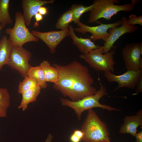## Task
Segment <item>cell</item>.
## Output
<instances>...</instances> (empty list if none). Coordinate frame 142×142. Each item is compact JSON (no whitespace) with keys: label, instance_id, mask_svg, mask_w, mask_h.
<instances>
[{"label":"cell","instance_id":"cell-1","mask_svg":"<svg viewBox=\"0 0 142 142\" xmlns=\"http://www.w3.org/2000/svg\"><path fill=\"white\" fill-rule=\"evenodd\" d=\"M53 65L59 74L58 81L54 84L53 88L64 97L76 101L97 92L96 88L92 86L94 79L88 68L80 62L74 60L66 65L57 64Z\"/></svg>","mask_w":142,"mask_h":142},{"label":"cell","instance_id":"cell-2","mask_svg":"<svg viewBox=\"0 0 142 142\" xmlns=\"http://www.w3.org/2000/svg\"><path fill=\"white\" fill-rule=\"evenodd\" d=\"M84 142H110V133L106 123L92 109L88 110L81 126Z\"/></svg>","mask_w":142,"mask_h":142},{"label":"cell","instance_id":"cell-3","mask_svg":"<svg viewBox=\"0 0 142 142\" xmlns=\"http://www.w3.org/2000/svg\"><path fill=\"white\" fill-rule=\"evenodd\" d=\"M140 2L139 0H132L131 3L119 5L115 4L120 2L118 0H94L93 3L94 7L90 11L88 22H97L102 18L109 21L113 16L120 11L131 13L135 4Z\"/></svg>","mask_w":142,"mask_h":142},{"label":"cell","instance_id":"cell-4","mask_svg":"<svg viewBox=\"0 0 142 142\" xmlns=\"http://www.w3.org/2000/svg\"><path fill=\"white\" fill-rule=\"evenodd\" d=\"M108 94L106 87L100 83L99 90L94 95L86 96L76 101L62 98L60 99L62 105L70 107L74 110L78 120H80L84 111L94 108H99L110 111L116 110L115 108L108 105L102 104L99 102L101 98Z\"/></svg>","mask_w":142,"mask_h":142},{"label":"cell","instance_id":"cell-5","mask_svg":"<svg viewBox=\"0 0 142 142\" xmlns=\"http://www.w3.org/2000/svg\"><path fill=\"white\" fill-rule=\"evenodd\" d=\"M116 46L112 50L103 53V46L92 50L86 54H81L80 58L86 62L91 68L97 71L114 72V55Z\"/></svg>","mask_w":142,"mask_h":142},{"label":"cell","instance_id":"cell-6","mask_svg":"<svg viewBox=\"0 0 142 142\" xmlns=\"http://www.w3.org/2000/svg\"><path fill=\"white\" fill-rule=\"evenodd\" d=\"M15 16L14 27L7 28L5 30L6 33L9 36L13 47H22L28 42H38L39 39L33 36L27 27L23 14L20 12H17Z\"/></svg>","mask_w":142,"mask_h":142},{"label":"cell","instance_id":"cell-7","mask_svg":"<svg viewBox=\"0 0 142 142\" xmlns=\"http://www.w3.org/2000/svg\"><path fill=\"white\" fill-rule=\"evenodd\" d=\"M32 56L31 52L23 47H13L8 65L24 78L27 76V72L31 66L29 62Z\"/></svg>","mask_w":142,"mask_h":142},{"label":"cell","instance_id":"cell-8","mask_svg":"<svg viewBox=\"0 0 142 142\" xmlns=\"http://www.w3.org/2000/svg\"><path fill=\"white\" fill-rule=\"evenodd\" d=\"M104 76L108 82L118 83L114 91L123 87L134 89L142 77V69L127 70L123 74L119 75L114 74L110 71H107L105 72Z\"/></svg>","mask_w":142,"mask_h":142},{"label":"cell","instance_id":"cell-9","mask_svg":"<svg viewBox=\"0 0 142 142\" xmlns=\"http://www.w3.org/2000/svg\"><path fill=\"white\" fill-rule=\"evenodd\" d=\"M142 42L126 45L122 50V54L127 70L142 69Z\"/></svg>","mask_w":142,"mask_h":142},{"label":"cell","instance_id":"cell-10","mask_svg":"<svg viewBox=\"0 0 142 142\" xmlns=\"http://www.w3.org/2000/svg\"><path fill=\"white\" fill-rule=\"evenodd\" d=\"M79 27L74 29L76 32L85 34L88 32L91 33L92 35L89 38L94 42L96 40L102 39L105 42L109 36L110 34L107 31L110 28L117 27L121 24V20L117 21L114 23L109 24H102L95 26H90L83 23L80 21L77 24Z\"/></svg>","mask_w":142,"mask_h":142},{"label":"cell","instance_id":"cell-11","mask_svg":"<svg viewBox=\"0 0 142 142\" xmlns=\"http://www.w3.org/2000/svg\"><path fill=\"white\" fill-rule=\"evenodd\" d=\"M121 20V24L120 26L109 29V36L103 46L104 54L111 50L112 48H114L113 45L115 42L121 36L126 33H133L139 29L138 26L130 25L126 16H123Z\"/></svg>","mask_w":142,"mask_h":142},{"label":"cell","instance_id":"cell-12","mask_svg":"<svg viewBox=\"0 0 142 142\" xmlns=\"http://www.w3.org/2000/svg\"><path fill=\"white\" fill-rule=\"evenodd\" d=\"M31 33L34 37L44 42L52 54L55 52L57 47L65 37L69 36V28L65 30L52 31L46 32L33 30Z\"/></svg>","mask_w":142,"mask_h":142},{"label":"cell","instance_id":"cell-13","mask_svg":"<svg viewBox=\"0 0 142 142\" xmlns=\"http://www.w3.org/2000/svg\"><path fill=\"white\" fill-rule=\"evenodd\" d=\"M54 0H22V6L23 14L26 25L30 26L31 24L33 17L38 12L40 8L48 4L53 3Z\"/></svg>","mask_w":142,"mask_h":142},{"label":"cell","instance_id":"cell-14","mask_svg":"<svg viewBox=\"0 0 142 142\" xmlns=\"http://www.w3.org/2000/svg\"><path fill=\"white\" fill-rule=\"evenodd\" d=\"M142 126V109L138 111L136 115L125 116L123 123L120 126L119 133H129L135 136L138 132V127Z\"/></svg>","mask_w":142,"mask_h":142},{"label":"cell","instance_id":"cell-15","mask_svg":"<svg viewBox=\"0 0 142 142\" xmlns=\"http://www.w3.org/2000/svg\"><path fill=\"white\" fill-rule=\"evenodd\" d=\"M69 36L72 40L73 43L82 54H86L92 50L99 48L100 46L96 45L89 38H83L78 37L74 32V28L71 25L69 27Z\"/></svg>","mask_w":142,"mask_h":142},{"label":"cell","instance_id":"cell-16","mask_svg":"<svg viewBox=\"0 0 142 142\" xmlns=\"http://www.w3.org/2000/svg\"><path fill=\"white\" fill-rule=\"evenodd\" d=\"M12 48L9 39L3 36L0 40V71L4 65H8Z\"/></svg>","mask_w":142,"mask_h":142},{"label":"cell","instance_id":"cell-17","mask_svg":"<svg viewBox=\"0 0 142 142\" xmlns=\"http://www.w3.org/2000/svg\"><path fill=\"white\" fill-rule=\"evenodd\" d=\"M41 89L40 86L38 85L36 87L22 93V100L18 108L21 109L23 111L27 110L29 103L36 101Z\"/></svg>","mask_w":142,"mask_h":142},{"label":"cell","instance_id":"cell-18","mask_svg":"<svg viewBox=\"0 0 142 142\" xmlns=\"http://www.w3.org/2000/svg\"><path fill=\"white\" fill-rule=\"evenodd\" d=\"M44 72L47 82H53L56 84L59 78V73L57 69L50 65L47 60H44L40 64Z\"/></svg>","mask_w":142,"mask_h":142},{"label":"cell","instance_id":"cell-19","mask_svg":"<svg viewBox=\"0 0 142 142\" xmlns=\"http://www.w3.org/2000/svg\"><path fill=\"white\" fill-rule=\"evenodd\" d=\"M27 76L35 79L41 88H46L48 85L43 69L39 65L35 67L31 66L27 73Z\"/></svg>","mask_w":142,"mask_h":142},{"label":"cell","instance_id":"cell-20","mask_svg":"<svg viewBox=\"0 0 142 142\" xmlns=\"http://www.w3.org/2000/svg\"><path fill=\"white\" fill-rule=\"evenodd\" d=\"M10 1L0 0V23L2 29L8 24L13 23L9 12Z\"/></svg>","mask_w":142,"mask_h":142},{"label":"cell","instance_id":"cell-21","mask_svg":"<svg viewBox=\"0 0 142 142\" xmlns=\"http://www.w3.org/2000/svg\"><path fill=\"white\" fill-rule=\"evenodd\" d=\"M10 104V95L8 90L0 87V117H7V110Z\"/></svg>","mask_w":142,"mask_h":142},{"label":"cell","instance_id":"cell-22","mask_svg":"<svg viewBox=\"0 0 142 142\" xmlns=\"http://www.w3.org/2000/svg\"><path fill=\"white\" fill-rule=\"evenodd\" d=\"M73 15L70 8L62 14L58 19L56 23V28L61 30H65L69 29V24L73 21Z\"/></svg>","mask_w":142,"mask_h":142},{"label":"cell","instance_id":"cell-23","mask_svg":"<svg viewBox=\"0 0 142 142\" xmlns=\"http://www.w3.org/2000/svg\"><path fill=\"white\" fill-rule=\"evenodd\" d=\"M94 5L86 6L82 4H74L70 9L73 15V21L75 23L77 24L80 21V18L82 15L85 12L91 11L93 8Z\"/></svg>","mask_w":142,"mask_h":142},{"label":"cell","instance_id":"cell-24","mask_svg":"<svg viewBox=\"0 0 142 142\" xmlns=\"http://www.w3.org/2000/svg\"><path fill=\"white\" fill-rule=\"evenodd\" d=\"M38 85L37 81L32 78L27 76L18 85V93L22 94L25 92L33 88Z\"/></svg>","mask_w":142,"mask_h":142},{"label":"cell","instance_id":"cell-25","mask_svg":"<svg viewBox=\"0 0 142 142\" xmlns=\"http://www.w3.org/2000/svg\"><path fill=\"white\" fill-rule=\"evenodd\" d=\"M128 21L130 25L134 26L135 24H139L142 26V16L137 17L135 14H131L129 15Z\"/></svg>","mask_w":142,"mask_h":142},{"label":"cell","instance_id":"cell-26","mask_svg":"<svg viewBox=\"0 0 142 142\" xmlns=\"http://www.w3.org/2000/svg\"><path fill=\"white\" fill-rule=\"evenodd\" d=\"M136 88L135 93L133 95H137L138 94L140 93L142 91V77L140 79L138 83Z\"/></svg>","mask_w":142,"mask_h":142},{"label":"cell","instance_id":"cell-27","mask_svg":"<svg viewBox=\"0 0 142 142\" xmlns=\"http://www.w3.org/2000/svg\"><path fill=\"white\" fill-rule=\"evenodd\" d=\"M35 16L36 22L34 23V26L36 27L38 26L39 24L38 22L42 20L43 19V17L42 15L39 13H37Z\"/></svg>","mask_w":142,"mask_h":142},{"label":"cell","instance_id":"cell-28","mask_svg":"<svg viewBox=\"0 0 142 142\" xmlns=\"http://www.w3.org/2000/svg\"><path fill=\"white\" fill-rule=\"evenodd\" d=\"M73 133L80 139H82L84 135V133L82 130H75L74 131Z\"/></svg>","mask_w":142,"mask_h":142},{"label":"cell","instance_id":"cell-29","mask_svg":"<svg viewBox=\"0 0 142 142\" xmlns=\"http://www.w3.org/2000/svg\"><path fill=\"white\" fill-rule=\"evenodd\" d=\"M135 137L136 138L135 142H142V131L137 132Z\"/></svg>","mask_w":142,"mask_h":142},{"label":"cell","instance_id":"cell-30","mask_svg":"<svg viewBox=\"0 0 142 142\" xmlns=\"http://www.w3.org/2000/svg\"><path fill=\"white\" fill-rule=\"evenodd\" d=\"M48 12L47 8L43 6L40 7L38 11V13L42 15H45Z\"/></svg>","mask_w":142,"mask_h":142},{"label":"cell","instance_id":"cell-31","mask_svg":"<svg viewBox=\"0 0 142 142\" xmlns=\"http://www.w3.org/2000/svg\"><path fill=\"white\" fill-rule=\"evenodd\" d=\"M70 139L71 142H79L81 140L73 133L71 135Z\"/></svg>","mask_w":142,"mask_h":142},{"label":"cell","instance_id":"cell-32","mask_svg":"<svg viewBox=\"0 0 142 142\" xmlns=\"http://www.w3.org/2000/svg\"><path fill=\"white\" fill-rule=\"evenodd\" d=\"M1 25H0V31H1Z\"/></svg>","mask_w":142,"mask_h":142},{"label":"cell","instance_id":"cell-33","mask_svg":"<svg viewBox=\"0 0 142 142\" xmlns=\"http://www.w3.org/2000/svg\"></svg>","mask_w":142,"mask_h":142}]
</instances>
